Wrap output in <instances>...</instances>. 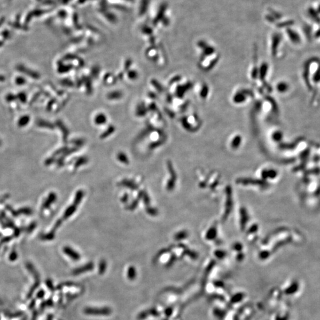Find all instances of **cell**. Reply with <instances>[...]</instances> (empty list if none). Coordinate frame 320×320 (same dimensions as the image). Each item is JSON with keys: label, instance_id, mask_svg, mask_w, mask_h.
<instances>
[{"label": "cell", "instance_id": "1", "mask_svg": "<svg viewBox=\"0 0 320 320\" xmlns=\"http://www.w3.org/2000/svg\"><path fill=\"white\" fill-rule=\"evenodd\" d=\"M84 312L88 315H109L112 313L110 308L108 307L104 308H87Z\"/></svg>", "mask_w": 320, "mask_h": 320}, {"label": "cell", "instance_id": "2", "mask_svg": "<svg viewBox=\"0 0 320 320\" xmlns=\"http://www.w3.org/2000/svg\"><path fill=\"white\" fill-rule=\"evenodd\" d=\"M65 253L66 254H67L69 257H70L71 259L74 260H78L80 259V255L79 254L75 251L74 250H73V248H71L69 247H66L64 248V250Z\"/></svg>", "mask_w": 320, "mask_h": 320}, {"label": "cell", "instance_id": "3", "mask_svg": "<svg viewBox=\"0 0 320 320\" xmlns=\"http://www.w3.org/2000/svg\"><path fill=\"white\" fill-rule=\"evenodd\" d=\"M94 268V264H93V263H88V264H87L86 265H84L81 268H79L77 269H75L74 271V273L75 274H81L85 272H87L89 270H91Z\"/></svg>", "mask_w": 320, "mask_h": 320}, {"label": "cell", "instance_id": "4", "mask_svg": "<svg viewBox=\"0 0 320 320\" xmlns=\"http://www.w3.org/2000/svg\"><path fill=\"white\" fill-rule=\"evenodd\" d=\"M136 276V272L133 266H130L128 270V277L130 280H134Z\"/></svg>", "mask_w": 320, "mask_h": 320}, {"label": "cell", "instance_id": "5", "mask_svg": "<svg viewBox=\"0 0 320 320\" xmlns=\"http://www.w3.org/2000/svg\"><path fill=\"white\" fill-rule=\"evenodd\" d=\"M139 198H141L142 199L144 200V202L145 203V205L147 206H149V204L150 203V199L149 198L148 196V194L144 192V191H142L139 193Z\"/></svg>", "mask_w": 320, "mask_h": 320}, {"label": "cell", "instance_id": "6", "mask_svg": "<svg viewBox=\"0 0 320 320\" xmlns=\"http://www.w3.org/2000/svg\"><path fill=\"white\" fill-rule=\"evenodd\" d=\"M122 183V184L124 185V186L127 187L128 188H129V189H132V190H136V189H137L138 188V186L135 183H133V182H131V181H129V180H125L123 181Z\"/></svg>", "mask_w": 320, "mask_h": 320}, {"label": "cell", "instance_id": "7", "mask_svg": "<svg viewBox=\"0 0 320 320\" xmlns=\"http://www.w3.org/2000/svg\"><path fill=\"white\" fill-rule=\"evenodd\" d=\"M106 269V263L105 261L102 260L101 261L99 264V273L100 274H103L105 272Z\"/></svg>", "mask_w": 320, "mask_h": 320}, {"label": "cell", "instance_id": "8", "mask_svg": "<svg viewBox=\"0 0 320 320\" xmlns=\"http://www.w3.org/2000/svg\"><path fill=\"white\" fill-rule=\"evenodd\" d=\"M147 212H148V214H149L150 215H152V216H155L157 214V211L152 208H148L147 209Z\"/></svg>", "mask_w": 320, "mask_h": 320}, {"label": "cell", "instance_id": "9", "mask_svg": "<svg viewBox=\"0 0 320 320\" xmlns=\"http://www.w3.org/2000/svg\"><path fill=\"white\" fill-rule=\"evenodd\" d=\"M315 9L316 10L317 12L318 13V14H319V15L320 16V1L318 2L317 4H316L315 5H314Z\"/></svg>", "mask_w": 320, "mask_h": 320}, {"label": "cell", "instance_id": "10", "mask_svg": "<svg viewBox=\"0 0 320 320\" xmlns=\"http://www.w3.org/2000/svg\"><path fill=\"white\" fill-rule=\"evenodd\" d=\"M138 200H139L137 199H136L134 202H133L132 203V204L130 205V209H134L136 207L137 204H138V202H139Z\"/></svg>", "mask_w": 320, "mask_h": 320}, {"label": "cell", "instance_id": "11", "mask_svg": "<svg viewBox=\"0 0 320 320\" xmlns=\"http://www.w3.org/2000/svg\"><path fill=\"white\" fill-rule=\"evenodd\" d=\"M44 295V291L43 290H41L38 292V293L37 294V296H38V298H41L43 297Z\"/></svg>", "mask_w": 320, "mask_h": 320}, {"label": "cell", "instance_id": "12", "mask_svg": "<svg viewBox=\"0 0 320 320\" xmlns=\"http://www.w3.org/2000/svg\"><path fill=\"white\" fill-rule=\"evenodd\" d=\"M46 284H47V286H49V289H52V288H53V284L52 283L51 281H50V280H47V282H46Z\"/></svg>", "mask_w": 320, "mask_h": 320}, {"label": "cell", "instance_id": "13", "mask_svg": "<svg viewBox=\"0 0 320 320\" xmlns=\"http://www.w3.org/2000/svg\"><path fill=\"white\" fill-rule=\"evenodd\" d=\"M128 200V195L127 194H125L124 195V196L122 199V201L123 202H126V201Z\"/></svg>", "mask_w": 320, "mask_h": 320}]
</instances>
